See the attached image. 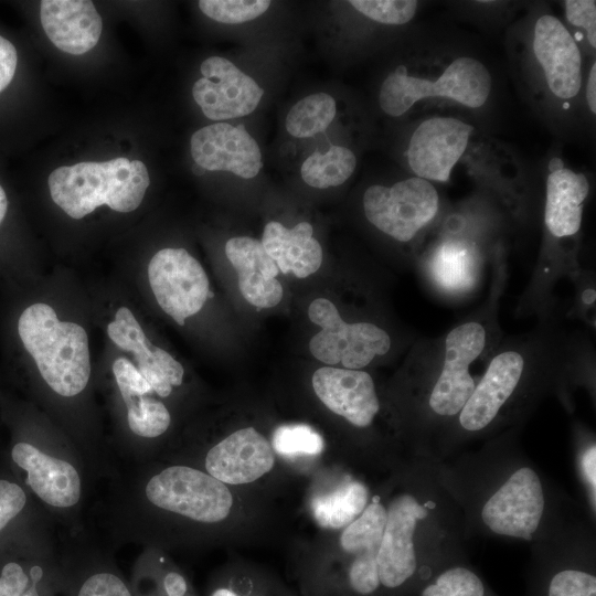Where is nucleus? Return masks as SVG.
Here are the masks:
<instances>
[{
	"instance_id": "f257e3e1",
	"label": "nucleus",
	"mask_w": 596,
	"mask_h": 596,
	"mask_svg": "<svg viewBox=\"0 0 596 596\" xmlns=\"http://www.w3.org/2000/svg\"><path fill=\"white\" fill-rule=\"evenodd\" d=\"M15 333L22 349L55 393L71 397L86 387L91 356L87 332L82 326L61 321L50 305L34 302L20 311Z\"/></svg>"
},
{
	"instance_id": "f03ea898",
	"label": "nucleus",
	"mask_w": 596,
	"mask_h": 596,
	"mask_svg": "<svg viewBox=\"0 0 596 596\" xmlns=\"http://www.w3.org/2000/svg\"><path fill=\"white\" fill-rule=\"evenodd\" d=\"M47 184L54 203L79 220L103 204L120 213L135 211L150 178L143 162L118 157L58 167L49 175Z\"/></svg>"
},
{
	"instance_id": "7ed1b4c3",
	"label": "nucleus",
	"mask_w": 596,
	"mask_h": 596,
	"mask_svg": "<svg viewBox=\"0 0 596 596\" xmlns=\"http://www.w3.org/2000/svg\"><path fill=\"white\" fill-rule=\"evenodd\" d=\"M491 329L486 317H473L422 350V358L434 373L427 404L436 416H458L471 396L478 382L472 368L489 350Z\"/></svg>"
},
{
	"instance_id": "20e7f679",
	"label": "nucleus",
	"mask_w": 596,
	"mask_h": 596,
	"mask_svg": "<svg viewBox=\"0 0 596 596\" xmlns=\"http://www.w3.org/2000/svg\"><path fill=\"white\" fill-rule=\"evenodd\" d=\"M492 87L491 75L480 61L470 56L455 58L437 78L407 73L398 66L383 81L379 92L381 109L391 117H400L418 100L443 97L469 108L482 107Z\"/></svg>"
},
{
	"instance_id": "39448f33",
	"label": "nucleus",
	"mask_w": 596,
	"mask_h": 596,
	"mask_svg": "<svg viewBox=\"0 0 596 596\" xmlns=\"http://www.w3.org/2000/svg\"><path fill=\"white\" fill-rule=\"evenodd\" d=\"M308 317L321 328L311 338L309 350L329 366L340 363L345 369L362 370L391 350L392 339L386 330L369 321L345 322L327 298H316L308 308Z\"/></svg>"
},
{
	"instance_id": "423d86ee",
	"label": "nucleus",
	"mask_w": 596,
	"mask_h": 596,
	"mask_svg": "<svg viewBox=\"0 0 596 596\" xmlns=\"http://www.w3.org/2000/svg\"><path fill=\"white\" fill-rule=\"evenodd\" d=\"M439 195L432 182L412 177L391 187L373 184L363 194L366 220L393 240L412 241L437 215Z\"/></svg>"
},
{
	"instance_id": "0eeeda50",
	"label": "nucleus",
	"mask_w": 596,
	"mask_h": 596,
	"mask_svg": "<svg viewBox=\"0 0 596 596\" xmlns=\"http://www.w3.org/2000/svg\"><path fill=\"white\" fill-rule=\"evenodd\" d=\"M539 348L532 341L509 342L490 358L458 415L464 430L480 432L496 419L541 356Z\"/></svg>"
},
{
	"instance_id": "6e6552de",
	"label": "nucleus",
	"mask_w": 596,
	"mask_h": 596,
	"mask_svg": "<svg viewBox=\"0 0 596 596\" xmlns=\"http://www.w3.org/2000/svg\"><path fill=\"white\" fill-rule=\"evenodd\" d=\"M146 496L161 509L203 523L224 520L233 505L225 483L187 466L168 467L153 476L146 486Z\"/></svg>"
},
{
	"instance_id": "1a4fd4ad",
	"label": "nucleus",
	"mask_w": 596,
	"mask_h": 596,
	"mask_svg": "<svg viewBox=\"0 0 596 596\" xmlns=\"http://www.w3.org/2000/svg\"><path fill=\"white\" fill-rule=\"evenodd\" d=\"M148 279L160 308L180 326L209 298L207 275L184 248L157 252L148 265Z\"/></svg>"
},
{
	"instance_id": "9d476101",
	"label": "nucleus",
	"mask_w": 596,
	"mask_h": 596,
	"mask_svg": "<svg viewBox=\"0 0 596 596\" xmlns=\"http://www.w3.org/2000/svg\"><path fill=\"white\" fill-rule=\"evenodd\" d=\"M427 513V504H421L408 493L397 496L390 503L376 556L380 582L385 593L398 592L416 574L413 536L417 522Z\"/></svg>"
},
{
	"instance_id": "9b49d317",
	"label": "nucleus",
	"mask_w": 596,
	"mask_h": 596,
	"mask_svg": "<svg viewBox=\"0 0 596 596\" xmlns=\"http://www.w3.org/2000/svg\"><path fill=\"white\" fill-rule=\"evenodd\" d=\"M544 504L538 473L522 467L486 501L481 518L499 535L531 540L541 522Z\"/></svg>"
},
{
	"instance_id": "f8f14e48",
	"label": "nucleus",
	"mask_w": 596,
	"mask_h": 596,
	"mask_svg": "<svg viewBox=\"0 0 596 596\" xmlns=\"http://www.w3.org/2000/svg\"><path fill=\"white\" fill-rule=\"evenodd\" d=\"M192 96L204 116L212 120L244 117L253 113L264 89L230 60L211 56L200 66Z\"/></svg>"
},
{
	"instance_id": "ddd939ff",
	"label": "nucleus",
	"mask_w": 596,
	"mask_h": 596,
	"mask_svg": "<svg viewBox=\"0 0 596 596\" xmlns=\"http://www.w3.org/2000/svg\"><path fill=\"white\" fill-rule=\"evenodd\" d=\"M473 127L453 117H432L412 134L406 157L415 177L447 182L465 153Z\"/></svg>"
},
{
	"instance_id": "4468645a",
	"label": "nucleus",
	"mask_w": 596,
	"mask_h": 596,
	"mask_svg": "<svg viewBox=\"0 0 596 596\" xmlns=\"http://www.w3.org/2000/svg\"><path fill=\"white\" fill-rule=\"evenodd\" d=\"M190 149L194 162L209 171L252 179L263 167L259 146L242 124L219 121L200 128L191 137Z\"/></svg>"
},
{
	"instance_id": "2eb2a0df",
	"label": "nucleus",
	"mask_w": 596,
	"mask_h": 596,
	"mask_svg": "<svg viewBox=\"0 0 596 596\" xmlns=\"http://www.w3.org/2000/svg\"><path fill=\"white\" fill-rule=\"evenodd\" d=\"M532 46L551 93L560 99L574 98L582 87V54L561 20L541 15L534 25Z\"/></svg>"
},
{
	"instance_id": "dca6fc26",
	"label": "nucleus",
	"mask_w": 596,
	"mask_h": 596,
	"mask_svg": "<svg viewBox=\"0 0 596 596\" xmlns=\"http://www.w3.org/2000/svg\"><path fill=\"white\" fill-rule=\"evenodd\" d=\"M318 398L351 425L369 427L380 411L372 376L363 370L323 366L312 375Z\"/></svg>"
},
{
	"instance_id": "f3484780",
	"label": "nucleus",
	"mask_w": 596,
	"mask_h": 596,
	"mask_svg": "<svg viewBox=\"0 0 596 596\" xmlns=\"http://www.w3.org/2000/svg\"><path fill=\"white\" fill-rule=\"evenodd\" d=\"M274 465L270 443L254 427L235 430L213 446L205 458L207 473L225 485L254 482Z\"/></svg>"
},
{
	"instance_id": "a211bd4d",
	"label": "nucleus",
	"mask_w": 596,
	"mask_h": 596,
	"mask_svg": "<svg viewBox=\"0 0 596 596\" xmlns=\"http://www.w3.org/2000/svg\"><path fill=\"white\" fill-rule=\"evenodd\" d=\"M109 339L121 350L131 352L137 369L159 396L167 397L172 386L182 384L184 369L166 350L151 344L128 307H119L107 326Z\"/></svg>"
},
{
	"instance_id": "6ab92c4d",
	"label": "nucleus",
	"mask_w": 596,
	"mask_h": 596,
	"mask_svg": "<svg viewBox=\"0 0 596 596\" xmlns=\"http://www.w3.org/2000/svg\"><path fill=\"white\" fill-rule=\"evenodd\" d=\"M40 20L49 40L73 55L95 47L103 30L102 18L88 0H43Z\"/></svg>"
},
{
	"instance_id": "aec40b11",
	"label": "nucleus",
	"mask_w": 596,
	"mask_h": 596,
	"mask_svg": "<svg viewBox=\"0 0 596 596\" xmlns=\"http://www.w3.org/2000/svg\"><path fill=\"white\" fill-rule=\"evenodd\" d=\"M225 255L237 273L243 298L257 308H273L283 299V286L276 279L279 269L262 242L235 236L225 244Z\"/></svg>"
},
{
	"instance_id": "412c9836",
	"label": "nucleus",
	"mask_w": 596,
	"mask_h": 596,
	"mask_svg": "<svg viewBox=\"0 0 596 596\" xmlns=\"http://www.w3.org/2000/svg\"><path fill=\"white\" fill-rule=\"evenodd\" d=\"M12 459L28 472L29 486L44 502L57 508L78 502L81 480L70 462L45 455L28 443L14 445Z\"/></svg>"
},
{
	"instance_id": "4be33fe9",
	"label": "nucleus",
	"mask_w": 596,
	"mask_h": 596,
	"mask_svg": "<svg viewBox=\"0 0 596 596\" xmlns=\"http://www.w3.org/2000/svg\"><path fill=\"white\" fill-rule=\"evenodd\" d=\"M589 182L584 173L562 166L551 168L546 178L544 222L554 237L574 236L582 226Z\"/></svg>"
},
{
	"instance_id": "5701e85b",
	"label": "nucleus",
	"mask_w": 596,
	"mask_h": 596,
	"mask_svg": "<svg viewBox=\"0 0 596 596\" xmlns=\"http://www.w3.org/2000/svg\"><path fill=\"white\" fill-rule=\"evenodd\" d=\"M312 234L313 227L308 222L287 228L272 221L265 225L260 242L279 272L306 278L320 268L323 258L322 247Z\"/></svg>"
},
{
	"instance_id": "b1692460",
	"label": "nucleus",
	"mask_w": 596,
	"mask_h": 596,
	"mask_svg": "<svg viewBox=\"0 0 596 596\" xmlns=\"http://www.w3.org/2000/svg\"><path fill=\"white\" fill-rule=\"evenodd\" d=\"M368 503V488L359 481H350L331 492L315 497L311 512L321 528L339 530L354 521Z\"/></svg>"
},
{
	"instance_id": "393cba45",
	"label": "nucleus",
	"mask_w": 596,
	"mask_h": 596,
	"mask_svg": "<svg viewBox=\"0 0 596 596\" xmlns=\"http://www.w3.org/2000/svg\"><path fill=\"white\" fill-rule=\"evenodd\" d=\"M356 167L355 155L347 147L331 146L327 151H315L300 168L301 178L308 185L327 189L344 183Z\"/></svg>"
},
{
	"instance_id": "a878e982",
	"label": "nucleus",
	"mask_w": 596,
	"mask_h": 596,
	"mask_svg": "<svg viewBox=\"0 0 596 596\" xmlns=\"http://www.w3.org/2000/svg\"><path fill=\"white\" fill-rule=\"evenodd\" d=\"M337 113L334 98L327 93L310 94L298 100L288 111L286 130L296 138H309L324 131Z\"/></svg>"
},
{
	"instance_id": "bb28decb",
	"label": "nucleus",
	"mask_w": 596,
	"mask_h": 596,
	"mask_svg": "<svg viewBox=\"0 0 596 596\" xmlns=\"http://www.w3.org/2000/svg\"><path fill=\"white\" fill-rule=\"evenodd\" d=\"M385 523L386 509L374 497L362 513L343 529L339 540L341 550L352 556L377 552Z\"/></svg>"
},
{
	"instance_id": "cd10ccee",
	"label": "nucleus",
	"mask_w": 596,
	"mask_h": 596,
	"mask_svg": "<svg viewBox=\"0 0 596 596\" xmlns=\"http://www.w3.org/2000/svg\"><path fill=\"white\" fill-rule=\"evenodd\" d=\"M128 426L138 436L153 438L163 434L171 422L169 411L158 400L147 395L124 400Z\"/></svg>"
},
{
	"instance_id": "c85d7f7f",
	"label": "nucleus",
	"mask_w": 596,
	"mask_h": 596,
	"mask_svg": "<svg viewBox=\"0 0 596 596\" xmlns=\"http://www.w3.org/2000/svg\"><path fill=\"white\" fill-rule=\"evenodd\" d=\"M421 596H487V592L475 572L464 566H453L425 585Z\"/></svg>"
},
{
	"instance_id": "c756f323",
	"label": "nucleus",
	"mask_w": 596,
	"mask_h": 596,
	"mask_svg": "<svg viewBox=\"0 0 596 596\" xmlns=\"http://www.w3.org/2000/svg\"><path fill=\"white\" fill-rule=\"evenodd\" d=\"M272 447L281 455H318L324 448L321 435L308 425H283L273 434Z\"/></svg>"
},
{
	"instance_id": "7c9ffc66",
	"label": "nucleus",
	"mask_w": 596,
	"mask_h": 596,
	"mask_svg": "<svg viewBox=\"0 0 596 596\" xmlns=\"http://www.w3.org/2000/svg\"><path fill=\"white\" fill-rule=\"evenodd\" d=\"M270 7L268 0H201L200 10L210 19L237 24L260 17Z\"/></svg>"
},
{
	"instance_id": "2f4dec72",
	"label": "nucleus",
	"mask_w": 596,
	"mask_h": 596,
	"mask_svg": "<svg viewBox=\"0 0 596 596\" xmlns=\"http://www.w3.org/2000/svg\"><path fill=\"white\" fill-rule=\"evenodd\" d=\"M349 3L370 20L386 25L409 22L418 4L414 0H351Z\"/></svg>"
},
{
	"instance_id": "473e14b6",
	"label": "nucleus",
	"mask_w": 596,
	"mask_h": 596,
	"mask_svg": "<svg viewBox=\"0 0 596 596\" xmlns=\"http://www.w3.org/2000/svg\"><path fill=\"white\" fill-rule=\"evenodd\" d=\"M546 596H596V576L576 568L561 570L550 578Z\"/></svg>"
},
{
	"instance_id": "72a5a7b5",
	"label": "nucleus",
	"mask_w": 596,
	"mask_h": 596,
	"mask_svg": "<svg viewBox=\"0 0 596 596\" xmlns=\"http://www.w3.org/2000/svg\"><path fill=\"white\" fill-rule=\"evenodd\" d=\"M113 373L123 398L148 395L151 386L139 370L126 358H118L113 363Z\"/></svg>"
},
{
	"instance_id": "f704fd0d",
	"label": "nucleus",
	"mask_w": 596,
	"mask_h": 596,
	"mask_svg": "<svg viewBox=\"0 0 596 596\" xmlns=\"http://www.w3.org/2000/svg\"><path fill=\"white\" fill-rule=\"evenodd\" d=\"M468 249L458 243H448L440 246L434 256V265L436 274L444 280L448 277H458L466 273V267L469 266L470 256Z\"/></svg>"
},
{
	"instance_id": "c9c22d12",
	"label": "nucleus",
	"mask_w": 596,
	"mask_h": 596,
	"mask_svg": "<svg viewBox=\"0 0 596 596\" xmlns=\"http://www.w3.org/2000/svg\"><path fill=\"white\" fill-rule=\"evenodd\" d=\"M565 14L568 22L586 31L589 45L596 47V2L594 0L565 1Z\"/></svg>"
},
{
	"instance_id": "e433bc0d",
	"label": "nucleus",
	"mask_w": 596,
	"mask_h": 596,
	"mask_svg": "<svg viewBox=\"0 0 596 596\" xmlns=\"http://www.w3.org/2000/svg\"><path fill=\"white\" fill-rule=\"evenodd\" d=\"M35 583L29 585V578L17 563H8L0 576V596H39Z\"/></svg>"
},
{
	"instance_id": "4c0bfd02",
	"label": "nucleus",
	"mask_w": 596,
	"mask_h": 596,
	"mask_svg": "<svg viewBox=\"0 0 596 596\" xmlns=\"http://www.w3.org/2000/svg\"><path fill=\"white\" fill-rule=\"evenodd\" d=\"M78 596H131L121 579L110 573H98L82 585Z\"/></svg>"
},
{
	"instance_id": "58836bf2",
	"label": "nucleus",
	"mask_w": 596,
	"mask_h": 596,
	"mask_svg": "<svg viewBox=\"0 0 596 596\" xmlns=\"http://www.w3.org/2000/svg\"><path fill=\"white\" fill-rule=\"evenodd\" d=\"M25 501V493L18 485L0 480V531L21 512Z\"/></svg>"
},
{
	"instance_id": "ea45409f",
	"label": "nucleus",
	"mask_w": 596,
	"mask_h": 596,
	"mask_svg": "<svg viewBox=\"0 0 596 596\" xmlns=\"http://www.w3.org/2000/svg\"><path fill=\"white\" fill-rule=\"evenodd\" d=\"M233 582L231 585L216 587L211 596H287L281 590L276 594L277 588L275 587H273L272 593H267L269 587L257 586L253 578H234Z\"/></svg>"
},
{
	"instance_id": "a19ab883",
	"label": "nucleus",
	"mask_w": 596,
	"mask_h": 596,
	"mask_svg": "<svg viewBox=\"0 0 596 596\" xmlns=\"http://www.w3.org/2000/svg\"><path fill=\"white\" fill-rule=\"evenodd\" d=\"M18 63V54L14 45L0 35V93L8 87L13 79Z\"/></svg>"
},
{
	"instance_id": "79ce46f5",
	"label": "nucleus",
	"mask_w": 596,
	"mask_h": 596,
	"mask_svg": "<svg viewBox=\"0 0 596 596\" xmlns=\"http://www.w3.org/2000/svg\"><path fill=\"white\" fill-rule=\"evenodd\" d=\"M163 588L167 596H185L188 585L181 574L170 572L163 578Z\"/></svg>"
},
{
	"instance_id": "37998d69",
	"label": "nucleus",
	"mask_w": 596,
	"mask_h": 596,
	"mask_svg": "<svg viewBox=\"0 0 596 596\" xmlns=\"http://www.w3.org/2000/svg\"><path fill=\"white\" fill-rule=\"evenodd\" d=\"M583 471L589 483L595 498L596 492V448L593 444L584 454L582 459Z\"/></svg>"
},
{
	"instance_id": "c03bdc74",
	"label": "nucleus",
	"mask_w": 596,
	"mask_h": 596,
	"mask_svg": "<svg viewBox=\"0 0 596 596\" xmlns=\"http://www.w3.org/2000/svg\"><path fill=\"white\" fill-rule=\"evenodd\" d=\"M586 99L592 114L596 113V63L590 66L587 85H586Z\"/></svg>"
},
{
	"instance_id": "a18cd8bd",
	"label": "nucleus",
	"mask_w": 596,
	"mask_h": 596,
	"mask_svg": "<svg viewBox=\"0 0 596 596\" xmlns=\"http://www.w3.org/2000/svg\"><path fill=\"white\" fill-rule=\"evenodd\" d=\"M9 209V201L4 189L0 184V226L4 222Z\"/></svg>"
},
{
	"instance_id": "49530a36",
	"label": "nucleus",
	"mask_w": 596,
	"mask_h": 596,
	"mask_svg": "<svg viewBox=\"0 0 596 596\" xmlns=\"http://www.w3.org/2000/svg\"><path fill=\"white\" fill-rule=\"evenodd\" d=\"M582 299L584 304L592 305L595 301V289H586L583 291Z\"/></svg>"
},
{
	"instance_id": "de8ad7c7",
	"label": "nucleus",
	"mask_w": 596,
	"mask_h": 596,
	"mask_svg": "<svg viewBox=\"0 0 596 596\" xmlns=\"http://www.w3.org/2000/svg\"><path fill=\"white\" fill-rule=\"evenodd\" d=\"M42 575V570L39 566H34L31 570V577L33 582H38Z\"/></svg>"
}]
</instances>
